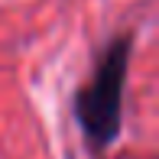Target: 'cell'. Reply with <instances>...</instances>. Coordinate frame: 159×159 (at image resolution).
Returning a JSON list of instances; mask_svg holds the SVG:
<instances>
[{
    "instance_id": "6da1fadb",
    "label": "cell",
    "mask_w": 159,
    "mask_h": 159,
    "mask_svg": "<svg viewBox=\"0 0 159 159\" xmlns=\"http://www.w3.org/2000/svg\"><path fill=\"white\" fill-rule=\"evenodd\" d=\"M133 55V33H117L101 49L91 78L75 91V124L91 156H104L124 130V88Z\"/></svg>"
}]
</instances>
